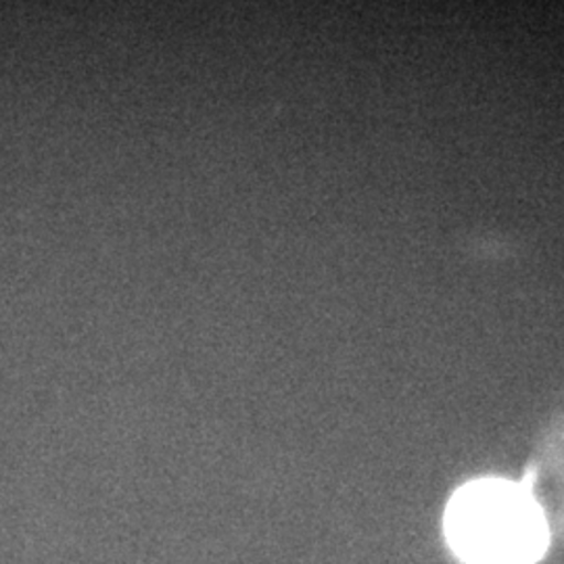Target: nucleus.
<instances>
[{"label": "nucleus", "mask_w": 564, "mask_h": 564, "mask_svg": "<svg viewBox=\"0 0 564 564\" xmlns=\"http://www.w3.org/2000/svg\"><path fill=\"white\" fill-rule=\"evenodd\" d=\"M445 538L466 564H535L547 550L550 533L524 485L477 479L452 496Z\"/></svg>", "instance_id": "1"}]
</instances>
